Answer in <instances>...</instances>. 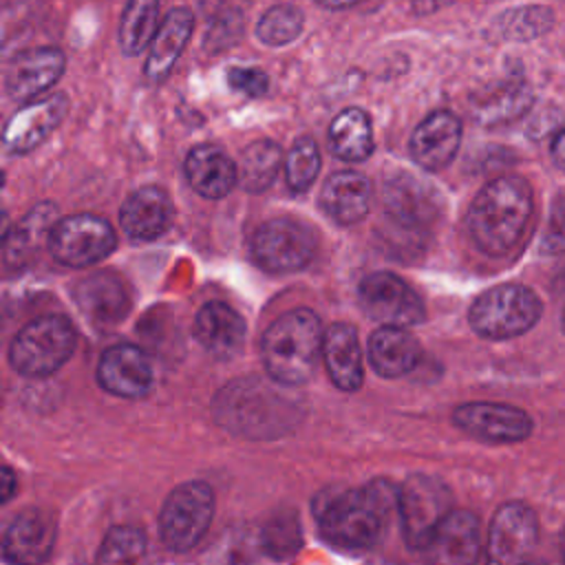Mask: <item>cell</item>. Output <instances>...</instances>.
I'll return each instance as SVG.
<instances>
[{
	"mask_svg": "<svg viewBox=\"0 0 565 565\" xmlns=\"http://www.w3.org/2000/svg\"><path fill=\"white\" fill-rule=\"evenodd\" d=\"M397 492L391 481L373 479L360 488L320 492L313 514L322 539L342 550H371L384 541L397 510Z\"/></svg>",
	"mask_w": 565,
	"mask_h": 565,
	"instance_id": "cell-1",
	"label": "cell"
},
{
	"mask_svg": "<svg viewBox=\"0 0 565 565\" xmlns=\"http://www.w3.org/2000/svg\"><path fill=\"white\" fill-rule=\"evenodd\" d=\"M534 212L532 188L508 174L486 183L472 199L466 225L472 243L488 256H505L521 241Z\"/></svg>",
	"mask_w": 565,
	"mask_h": 565,
	"instance_id": "cell-2",
	"label": "cell"
},
{
	"mask_svg": "<svg viewBox=\"0 0 565 565\" xmlns=\"http://www.w3.org/2000/svg\"><path fill=\"white\" fill-rule=\"evenodd\" d=\"M324 331L320 318L305 307L276 318L260 338V355L267 375L282 386H300L311 380L322 355Z\"/></svg>",
	"mask_w": 565,
	"mask_h": 565,
	"instance_id": "cell-3",
	"label": "cell"
},
{
	"mask_svg": "<svg viewBox=\"0 0 565 565\" xmlns=\"http://www.w3.org/2000/svg\"><path fill=\"white\" fill-rule=\"evenodd\" d=\"M214 413L221 426L245 437L280 435L287 424L282 395L258 380L227 384L214 402Z\"/></svg>",
	"mask_w": 565,
	"mask_h": 565,
	"instance_id": "cell-4",
	"label": "cell"
},
{
	"mask_svg": "<svg viewBox=\"0 0 565 565\" xmlns=\"http://www.w3.org/2000/svg\"><path fill=\"white\" fill-rule=\"evenodd\" d=\"M77 344L75 327L68 318L49 313L26 322L9 347V362L24 377H49L60 371Z\"/></svg>",
	"mask_w": 565,
	"mask_h": 565,
	"instance_id": "cell-5",
	"label": "cell"
},
{
	"mask_svg": "<svg viewBox=\"0 0 565 565\" xmlns=\"http://www.w3.org/2000/svg\"><path fill=\"white\" fill-rule=\"evenodd\" d=\"M541 300L530 287L505 282L477 296L468 322L481 338L508 340L530 331L541 318Z\"/></svg>",
	"mask_w": 565,
	"mask_h": 565,
	"instance_id": "cell-6",
	"label": "cell"
},
{
	"mask_svg": "<svg viewBox=\"0 0 565 565\" xmlns=\"http://www.w3.org/2000/svg\"><path fill=\"white\" fill-rule=\"evenodd\" d=\"M397 516L411 550L424 552L441 521L452 512L450 488L433 475H411L397 492Z\"/></svg>",
	"mask_w": 565,
	"mask_h": 565,
	"instance_id": "cell-7",
	"label": "cell"
},
{
	"mask_svg": "<svg viewBox=\"0 0 565 565\" xmlns=\"http://www.w3.org/2000/svg\"><path fill=\"white\" fill-rule=\"evenodd\" d=\"M214 516V492L205 481H185L163 501L159 536L172 552H188L205 536Z\"/></svg>",
	"mask_w": 565,
	"mask_h": 565,
	"instance_id": "cell-8",
	"label": "cell"
},
{
	"mask_svg": "<svg viewBox=\"0 0 565 565\" xmlns=\"http://www.w3.org/2000/svg\"><path fill=\"white\" fill-rule=\"evenodd\" d=\"M252 260L269 274H291L311 263L316 256L313 232L289 216L265 221L249 241Z\"/></svg>",
	"mask_w": 565,
	"mask_h": 565,
	"instance_id": "cell-9",
	"label": "cell"
},
{
	"mask_svg": "<svg viewBox=\"0 0 565 565\" xmlns=\"http://www.w3.org/2000/svg\"><path fill=\"white\" fill-rule=\"evenodd\" d=\"M46 245L57 263L66 267H88L113 254L117 234L102 216L71 214L53 225Z\"/></svg>",
	"mask_w": 565,
	"mask_h": 565,
	"instance_id": "cell-10",
	"label": "cell"
},
{
	"mask_svg": "<svg viewBox=\"0 0 565 565\" xmlns=\"http://www.w3.org/2000/svg\"><path fill=\"white\" fill-rule=\"evenodd\" d=\"M362 311L380 322L393 327H413L424 322L426 307L417 291L391 271H375L358 287Z\"/></svg>",
	"mask_w": 565,
	"mask_h": 565,
	"instance_id": "cell-11",
	"label": "cell"
},
{
	"mask_svg": "<svg viewBox=\"0 0 565 565\" xmlns=\"http://www.w3.org/2000/svg\"><path fill=\"white\" fill-rule=\"evenodd\" d=\"M539 541V521L530 505L521 501L503 503L490 523L486 552L492 563H521L525 561Z\"/></svg>",
	"mask_w": 565,
	"mask_h": 565,
	"instance_id": "cell-12",
	"label": "cell"
},
{
	"mask_svg": "<svg viewBox=\"0 0 565 565\" xmlns=\"http://www.w3.org/2000/svg\"><path fill=\"white\" fill-rule=\"evenodd\" d=\"M452 422L470 437L488 444H516L532 433V419L525 411L494 402L461 404L455 408Z\"/></svg>",
	"mask_w": 565,
	"mask_h": 565,
	"instance_id": "cell-13",
	"label": "cell"
},
{
	"mask_svg": "<svg viewBox=\"0 0 565 565\" xmlns=\"http://www.w3.org/2000/svg\"><path fill=\"white\" fill-rule=\"evenodd\" d=\"M66 110L68 97L64 93H53L46 97L24 102V106L18 108L4 126V150L11 154L31 152L62 124Z\"/></svg>",
	"mask_w": 565,
	"mask_h": 565,
	"instance_id": "cell-14",
	"label": "cell"
},
{
	"mask_svg": "<svg viewBox=\"0 0 565 565\" xmlns=\"http://www.w3.org/2000/svg\"><path fill=\"white\" fill-rule=\"evenodd\" d=\"M66 57L57 46L24 49L4 68V90L13 102H31L46 93L64 73Z\"/></svg>",
	"mask_w": 565,
	"mask_h": 565,
	"instance_id": "cell-15",
	"label": "cell"
},
{
	"mask_svg": "<svg viewBox=\"0 0 565 565\" xmlns=\"http://www.w3.org/2000/svg\"><path fill=\"white\" fill-rule=\"evenodd\" d=\"M97 380L110 395L139 399L152 386V364L139 347L128 342L113 344L99 358Z\"/></svg>",
	"mask_w": 565,
	"mask_h": 565,
	"instance_id": "cell-16",
	"label": "cell"
},
{
	"mask_svg": "<svg viewBox=\"0 0 565 565\" xmlns=\"http://www.w3.org/2000/svg\"><path fill=\"white\" fill-rule=\"evenodd\" d=\"M461 143V121L450 110H435L417 124L411 135L408 150L417 166L426 170L446 168Z\"/></svg>",
	"mask_w": 565,
	"mask_h": 565,
	"instance_id": "cell-17",
	"label": "cell"
},
{
	"mask_svg": "<svg viewBox=\"0 0 565 565\" xmlns=\"http://www.w3.org/2000/svg\"><path fill=\"white\" fill-rule=\"evenodd\" d=\"M55 519L51 512L31 508L20 512L2 539V556L9 563H42L55 545Z\"/></svg>",
	"mask_w": 565,
	"mask_h": 565,
	"instance_id": "cell-18",
	"label": "cell"
},
{
	"mask_svg": "<svg viewBox=\"0 0 565 565\" xmlns=\"http://www.w3.org/2000/svg\"><path fill=\"white\" fill-rule=\"evenodd\" d=\"M481 552V525L468 510H452L433 539L424 547L428 561L448 565H468L479 558Z\"/></svg>",
	"mask_w": 565,
	"mask_h": 565,
	"instance_id": "cell-19",
	"label": "cell"
},
{
	"mask_svg": "<svg viewBox=\"0 0 565 565\" xmlns=\"http://www.w3.org/2000/svg\"><path fill=\"white\" fill-rule=\"evenodd\" d=\"M172 201L166 190L157 185H143L135 190L121 205L119 223L132 241H154L172 223Z\"/></svg>",
	"mask_w": 565,
	"mask_h": 565,
	"instance_id": "cell-20",
	"label": "cell"
},
{
	"mask_svg": "<svg viewBox=\"0 0 565 565\" xmlns=\"http://www.w3.org/2000/svg\"><path fill=\"white\" fill-rule=\"evenodd\" d=\"M194 335L207 353L218 360H230L241 353L247 327L236 309L212 300L199 309L194 318Z\"/></svg>",
	"mask_w": 565,
	"mask_h": 565,
	"instance_id": "cell-21",
	"label": "cell"
},
{
	"mask_svg": "<svg viewBox=\"0 0 565 565\" xmlns=\"http://www.w3.org/2000/svg\"><path fill=\"white\" fill-rule=\"evenodd\" d=\"M194 31V13L188 7H177L166 13L161 26L148 49L143 75L150 84H161L174 68Z\"/></svg>",
	"mask_w": 565,
	"mask_h": 565,
	"instance_id": "cell-22",
	"label": "cell"
},
{
	"mask_svg": "<svg viewBox=\"0 0 565 565\" xmlns=\"http://www.w3.org/2000/svg\"><path fill=\"white\" fill-rule=\"evenodd\" d=\"M73 298L82 313L102 327L117 324L130 309L124 280L108 271H97L79 280L73 289Z\"/></svg>",
	"mask_w": 565,
	"mask_h": 565,
	"instance_id": "cell-23",
	"label": "cell"
},
{
	"mask_svg": "<svg viewBox=\"0 0 565 565\" xmlns=\"http://www.w3.org/2000/svg\"><path fill=\"white\" fill-rule=\"evenodd\" d=\"M188 183L205 199H223L238 183L236 163L230 154L214 143L194 146L185 157Z\"/></svg>",
	"mask_w": 565,
	"mask_h": 565,
	"instance_id": "cell-24",
	"label": "cell"
},
{
	"mask_svg": "<svg viewBox=\"0 0 565 565\" xmlns=\"http://www.w3.org/2000/svg\"><path fill=\"white\" fill-rule=\"evenodd\" d=\"M322 360L331 382L340 391L351 393L362 386L364 371H362V351H360L355 327L347 322L331 324L324 331Z\"/></svg>",
	"mask_w": 565,
	"mask_h": 565,
	"instance_id": "cell-25",
	"label": "cell"
},
{
	"mask_svg": "<svg viewBox=\"0 0 565 565\" xmlns=\"http://www.w3.org/2000/svg\"><path fill=\"white\" fill-rule=\"evenodd\" d=\"M320 205L340 225L360 223L371 205V183L353 170L333 172L320 190Z\"/></svg>",
	"mask_w": 565,
	"mask_h": 565,
	"instance_id": "cell-26",
	"label": "cell"
},
{
	"mask_svg": "<svg viewBox=\"0 0 565 565\" xmlns=\"http://www.w3.org/2000/svg\"><path fill=\"white\" fill-rule=\"evenodd\" d=\"M422 349L408 327L382 324L369 338V360L377 375L402 377L411 373L419 362Z\"/></svg>",
	"mask_w": 565,
	"mask_h": 565,
	"instance_id": "cell-27",
	"label": "cell"
},
{
	"mask_svg": "<svg viewBox=\"0 0 565 565\" xmlns=\"http://www.w3.org/2000/svg\"><path fill=\"white\" fill-rule=\"evenodd\" d=\"M57 207L53 203L35 205L11 232L4 234V267L20 269L40 249L53 232Z\"/></svg>",
	"mask_w": 565,
	"mask_h": 565,
	"instance_id": "cell-28",
	"label": "cell"
},
{
	"mask_svg": "<svg viewBox=\"0 0 565 565\" xmlns=\"http://www.w3.org/2000/svg\"><path fill=\"white\" fill-rule=\"evenodd\" d=\"M331 150L344 161H364L373 152V126L362 108L340 110L329 126Z\"/></svg>",
	"mask_w": 565,
	"mask_h": 565,
	"instance_id": "cell-29",
	"label": "cell"
},
{
	"mask_svg": "<svg viewBox=\"0 0 565 565\" xmlns=\"http://www.w3.org/2000/svg\"><path fill=\"white\" fill-rule=\"evenodd\" d=\"M159 26V0H128L119 20L121 53L135 57L150 49Z\"/></svg>",
	"mask_w": 565,
	"mask_h": 565,
	"instance_id": "cell-30",
	"label": "cell"
},
{
	"mask_svg": "<svg viewBox=\"0 0 565 565\" xmlns=\"http://www.w3.org/2000/svg\"><path fill=\"white\" fill-rule=\"evenodd\" d=\"M282 166V150L271 139H258L249 143L236 163L238 170V185L247 192H263L267 190Z\"/></svg>",
	"mask_w": 565,
	"mask_h": 565,
	"instance_id": "cell-31",
	"label": "cell"
},
{
	"mask_svg": "<svg viewBox=\"0 0 565 565\" xmlns=\"http://www.w3.org/2000/svg\"><path fill=\"white\" fill-rule=\"evenodd\" d=\"M554 24V11L543 4H523L512 7L497 15L494 29L505 40H534L539 35H545Z\"/></svg>",
	"mask_w": 565,
	"mask_h": 565,
	"instance_id": "cell-32",
	"label": "cell"
},
{
	"mask_svg": "<svg viewBox=\"0 0 565 565\" xmlns=\"http://www.w3.org/2000/svg\"><path fill=\"white\" fill-rule=\"evenodd\" d=\"M532 104V93L525 82H505L503 86L494 88L475 106V117L483 124H497L519 117Z\"/></svg>",
	"mask_w": 565,
	"mask_h": 565,
	"instance_id": "cell-33",
	"label": "cell"
},
{
	"mask_svg": "<svg viewBox=\"0 0 565 565\" xmlns=\"http://www.w3.org/2000/svg\"><path fill=\"white\" fill-rule=\"evenodd\" d=\"M305 13L294 4L269 7L256 24V38L265 46H287L302 33Z\"/></svg>",
	"mask_w": 565,
	"mask_h": 565,
	"instance_id": "cell-34",
	"label": "cell"
},
{
	"mask_svg": "<svg viewBox=\"0 0 565 565\" xmlns=\"http://www.w3.org/2000/svg\"><path fill=\"white\" fill-rule=\"evenodd\" d=\"M260 545L271 558H291L302 545V525L296 512H276L260 532Z\"/></svg>",
	"mask_w": 565,
	"mask_h": 565,
	"instance_id": "cell-35",
	"label": "cell"
},
{
	"mask_svg": "<svg viewBox=\"0 0 565 565\" xmlns=\"http://www.w3.org/2000/svg\"><path fill=\"white\" fill-rule=\"evenodd\" d=\"M320 172V150L311 137L294 141L285 157V181L291 192H305L311 188Z\"/></svg>",
	"mask_w": 565,
	"mask_h": 565,
	"instance_id": "cell-36",
	"label": "cell"
},
{
	"mask_svg": "<svg viewBox=\"0 0 565 565\" xmlns=\"http://www.w3.org/2000/svg\"><path fill=\"white\" fill-rule=\"evenodd\" d=\"M146 552V534L135 525L113 527L97 552V563H135Z\"/></svg>",
	"mask_w": 565,
	"mask_h": 565,
	"instance_id": "cell-37",
	"label": "cell"
},
{
	"mask_svg": "<svg viewBox=\"0 0 565 565\" xmlns=\"http://www.w3.org/2000/svg\"><path fill=\"white\" fill-rule=\"evenodd\" d=\"M386 203L391 214L406 225H422L428 212L426 199L419 196V188L411 181H402V188H391V196L386 194Z\"/></svg>",
	"mask_w": 565,
	"mask_h": 565,
	"instance_id": "cell-38",
	"label": "cell"
},
{
	"mask_svg": "<svg viewBox=\"0 0 565 565\" xmlns=\"http://www.w3.org/2000/svg\"><path fill=\"white\" fill-rule=\"evenodd\" d=\"M243 33V18L238 11H223L210 22V29L205 33V51L210 53H221L230 46H234L241 40Z\"/></svg>",
	"mask_w": 565,
	"mask_h": 565,
	"instance_id": "cell-39",
	"label": "cell"
},
{
	"mask_svg": "<svg viewBox=\"0 0 565 565\" xmlns=\"http://www.w3.org/2000/svg\"><path fill=\"white\" fill-rule=\"evenodd\" d=\"M541 247L547 254L565 252V196H558L552 201L545 232L541 238Z\"/></svg>",
	"mask_w": 565,
	"mask_h": 565,
	"instance_id": "cell-40",
	"label": "cell"
},
{
	"mask_svg": "<svg viewBox=\"0 0 565 565\" xmlns=\"http://www.w3.org/2000/svg\"><path fill=\"white\" fill-rule=\"evenodd\" d=\"M267 75L254 66H232L227 71V86L247 97H260L267 93Z\"/></svg>",
	"mask_w": 565,
	"mask_h": 565,
	"instance_id": "cell-41",
	"label": "cell"
},
{
	"mask_svg": "<svg viewBox=\"0 0 565 565\" xmlns=\"http://www.w3.org/2000/svg\"><path fill=\"white\" fill-rule=\"evenodd\" d=\"M452 2L455 0H411L408 7H411L413 15H430V13H437L439 9H444Z\"/></svg>",
	"mask_w": 565,
	"mask_h": 565,
	"instance_id": "cell-42",
	"label": "cell"
},
{
	"mask_svg": "<svg viewBox=\"0 0 565 565\" xmlns=\"http://www.w3.org/2000/svg\"><path fill=\"white\" fill-rule=\"evenodd\" d=\"M552 159L558 168L565 170V126L552 139Z\"/></svg>",
	"mask_w": 565,
	"mask_h": 565,
	"instance_id": "cell-43",
	"label": "cell"
},
{
	"mask_svg": "<svg viewBox=\"0 0 565 565\" xmlns=\"http://www.w3.org/2000/svg\"><path fill=\"white\" fill-rule=\"evenodd\" d=\"M316 4L329 9V11H342V9H349V7H355L360 2H366V0H313Z\"/></svg>",
	"mask_w": 565,
	"mask_h": 565,
	"instance_id": "cell-44",
	"label": "cell"
},
{
	"mask_svg": "<svg viewBox=\"0 0 565 565\" xmlns=\"http://www.w3.org/2000/svg\"><path fill=\"white\" fill-rule=\"evenodd\" d=\"M13 472L9 468H4V477H2V501H9L11 499V492H13Z\"/></svg>",
	"mask_w": 565,
	"mask_h": 565,
	"instance_id": "cell-45",
	"label": "cell"
},
{
	"mask_svg": "<svg viewBox=\"0 0 565 565\" xmlns=\"http://www.w3.org/2000/svg\"><path fill=\"white\" fill-rule=\"evenodd\" d=\"M561 552H563V556H565V532H563V536H561Z\"/></svg>",
	"mask_w": 565,
	"mask_h": 565,
	"instance_id": "cell-46",
	"label": "cell"
},
{
	"mask_svg": "<svg viewBox=\"0 0 565 565\" xmlns=\"http://www.w3.org/2000/svg\"><path fill=\"white\" fill-rule=\"evenodd\" d=\"M563 331H565V311H563Z\"/></svg>",
	"mask_w": 565,
	"mask_h": 565,
	"instance_id": "cell-47",
	"label": "cell"
}]
</instances>
